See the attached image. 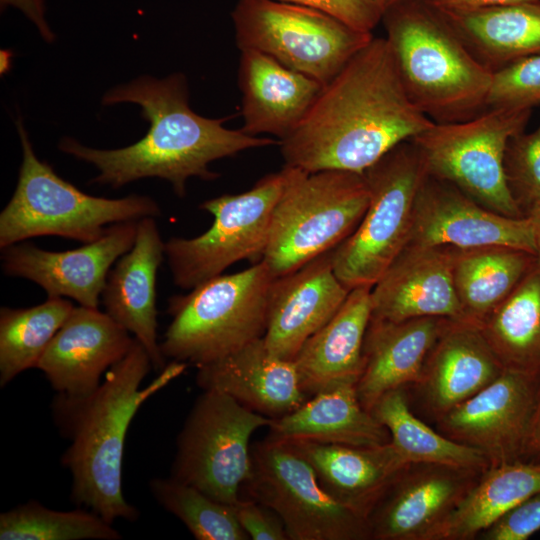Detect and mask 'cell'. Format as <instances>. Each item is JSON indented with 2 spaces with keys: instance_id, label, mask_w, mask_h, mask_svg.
I'll list each match as a JSON object with an SVG mask.
<instances>
[{
  "instance_id": "7402d4cb",
  "label": "cell",
  "mask_w": 540,
  "mask_h": 540,
  "mask_svg": "<svg viewBox=\"0 0 540 540\" xmlns=\"http://www.w3.org/2000/svg\"><path fill=\"white\" fill-rule=\"evenodd\" d=\"M164 255L155 217L140 219L133 247L109 271L101 295L105 312L142 344L158 372L167 365L157 341L156 308L157 272Z\"/></svg>"
},
{
  "instance_id": "1f68e13d",
  "label": "cell",
  "mask_w": 540,
  "mask_h": 540,
  "mask_svg": "<svg viewBox=\"0 0 540 540\" xmlns=\"http://www.w3.org/2000/svg\"><path fill=\"white\" fill-rule=\"evenodd\" d=\"M540 490V464L490 465L434 540H472L511 508Z\"/></svg>"
},
{
  "instance_id": "bcb514c9",
  "label": "cell",
  "mask_w": 540,
  "mask_h": 540,
  "mask_svg": "<svg viewBox=\"0 0 540 540\" xmlns=\"http://www.w3.org/2000/svg\"><path fill=\"white\" fill-rule=\"evenodd\" d=\"M384 13L388 8L398 3L401 0H372Z\"/></svg>"
},
{
  "instance_id": "8992f818",
  "label": "cell",
  "mask_w": 540,
  "mask_h": 540,
  "mask_svg": "<svg viewBox=\"0 0 540 540\" xmlns=\"http://www.w3.org/2000/svg\"><path fill=\"white\" fill-rule=\"evenodd\" d=\"M275 278L260 261L230 275L216 276L168 299L171 316L160 348L164 357L199 367L217 361L266 332Z\"/></svg>"
},
{
  "instance_id": "9a60e30c",
  "label": "cell",
  "mask_w": 540,
  "mask_h": 540,
  "mask_svg": "<svg viewBox=\"0 0 540 540\" xmlns=\"http://www.w3.org/2000/svg\"><path fill=\"white\" fill-rule=\"evenodd\" d=\"M540 392V378L506 370L436 420L446 437L482 452L490 465L520 461Z\"/></svg>"
},
{
  "instance_id": "52a82bcc",
  "label": "cell",
  "mask_w": 540,
  "mask_h": 540,
  "mask_svg": "<svg viewBox=\"0 0 540 540\" xmlns=\"http://www.w3.org/2000/svg\"><path fill=\"white\" fill-rule=\"evenodd\" d=\"M369 199L363 173L298 168L272 214L262 261L273 277L336 248L357 228Z\"/></svg>"
},
{
  "instance_id": "ee69618b",
  "label": "cell",
  "mask_w": 540,
  "mask_h": 540,
  "mask_svg": "<svg viewBox=\"0 0 540 540\" xmlns=\"http://www.w3.org/2000/svg\"><path fill=\"white\" fill-rule=\"evenodd\" d=\"M520 461L540 464V392Z\"/></svg>"
},
{
  "instance_id": "ffe728a7",
  "label": "cell",
  "mask_w": 540,
  "mask_h": 540,
  "mask_svg": "<svg viewBox=\"0 0 540 540\" xmlns=\"http://www.w3.org/2000/svg\"><path fill=\"white\" fill-rule=\"evenodd\" d=\"M454 251L448 246H406L372 286L371 318L466 321L453 282Z\"/></svg>"
},
{
  "instance_id": "e0dca14e",
  "label": "cell",
  "mask_w": 540,
  "mask_h": 540,
  "mask_svg": "<svg viewBox=\"0 0 540 540\" xmlns=\"http://www.w3.org/2000/svg\"><path fill=\"white\" fill-rule=\"evenodd\" d=\"M138 221L111 224L99 239L73 250L10 245L1 249L2 270L33 281L48 297H69L81 306L98 308L112 265L135 243Z\"/></svg>"
},
{
  "instance_id": "60d3db41",
  "label": "cell",
  "mask_w": 540,
  "mask_h": 540,
  "mask_svg": "<svg viewBox=\"0 0 540 540\" xmlns=\"http://www.w3.org/2000/svg\"><path fill=\"white\" fill-rule=\"evenodd\" d=\"M236 518L253 540H289L280 517L270 508L248 498L233 506Z\"/></svg>"
},
{
  "instance_id": "7c38bea8",
  "label": "cell",
  "mask_w": 540,
  "mask_h": 540,
  "mask_svg": "<svg viewBox=\"0 0 540 540\" xmlns=\"http://www.w3.org/2000/svg\"><path fill=\"white\" fill-rule=\"evenodd\" d=\"M272 421L223 392L203 390L178 435L170 476L234 506L251 474V436Z\"/></svg>"
},
{
  "instance_id": "44dd1931",
  "label": "cell",
  "mask_w": 540,
  "mask_h": 540,
  "mask_svg": "<svg viewBox=\"0 0 540 540\" xmlns=\"http://www.w3.org/2000/svg\"><path fill=\"white\" fill-rule=\"evenodd\" d=\"M503 371L478 325L450 320L429 352L419 381L409 388L436 421Z\"/></svg>"
},
{
  "instance_id": "5b68a950",
  "label": "cell",
  "mask_w": 540,
  "mask_h": 540,
  "mask_svg": "<svg viewBox=\"0 0 540 540\" xmlns=\"http://www.w3.org/2000/svg\"><path fill=\"white\" fill-rule=\"evenodd\" d=\"M16 126L22 162L16 189L0 213L1 249L48 235L90 243L109 224L161 215L158 203L149 196L110 199L82 192L37 157L20 118Z\"/></svg>"
},
{
  "instance_id": "7bdbcfd3",
  "label": "cell",
  "mask_w": 540,
  "mask_h": 540,
  "mask_svg": "<svg viewBox=\"0 0 540 540\" xmlns=\"http://www.w3.org/2000/svg\"><path fill=\"white\" fill-rule=\"evenodd\" d=\"M432 5L448 10H473L489 7L507 6L521 3L540 2V0H428Z\"/></svg>"
},
{
  "instance_id": "d6a6232c",
  "label": "cell",
  "mask_w": 540,
  "mask_h": 540,
  "mask_svg": "<svg viewBox=\"0 0 540 540\" xmlns=\"http://www.w3.org/2000/svg\"><path fill=\"white\" fill-rule=\"evenodd\" d=\"M371 413L388 430L391 444L408 463H437L481 470L490 466L482 452L446 437L415 416L406 388L383 394Z\"/></svg>"
},
{
  "instance_id": "8d00e7d4",
  "label": "cell",
  "mask_w": 540,
  "mask_h": 540,
  "mask_svg": "<svg viewBox=\"0 0 540 540\" xmlns=\"http://www.w3.org/2000/svg\"><path fill=\"white\" fill-rule=\"evenodd\" d=\"M504 171L510 193L525 216L540 205V125L508 142Z\"/></svg>"
},
{
  "instance_id": "8fae6325",
  "label": "cell",
  "mask_w": 540,
  "mask_h": 540,
  "mask_svg": "<svg viewBox=\"0 0 540 540\" xmlns=\"http://www.w3.org/2000/svg\"><path fill=\"white\" fill-rule=\"evenodd\" d=\"M297 170L284 165L243 193L202 202L199 208L214 217L211 227L193 238L171 237L165 242L174 284L191 290L240 260L262 261L274 208Z\"/></svg>"
},
{
  "instance_id": "4fadbf2b",
  "label": "cell",
  "mask_w": 540,
  "mask_h": 540,
  "mask_svg": "<svg viewBox=\"0 0 540 540\" xmlns=\"http://www.w3.org/2000/svg\"><path fill=\"white\" fill-rule=\"evenodd\" d=\"M251 460L243 486L280 517L289 540H370L366 519L332 498L289 443L267 437L252 447Z\"/></svg>"
},
{
  "instance_id": "4dcf8cb0",
  "label": "cell",
  "mask_w": 540,
  "mask_h": 540,
  "mask_svg": "<svg viewBox=\"0 0 540 540\" xmlns=\"http://www.w3.org/2000/svg\"><path fill=\"white\" fill-rule=\"evenodd\" d=\"M504 369L540 378V261L479 326Z\"/></svg>"
},
{
  "instance_id": "603a6c76",
  "label": "cell",
  "mask_w": 540,
  "mask_h": 540,
  "mask_svg": "<svg viewBox=\"0 0 540 540\" xmlns=\"http://www.w3.org/2000/svg\"><path fill=\"white\" fill-rule=\"evenodd\" d=\"M202 390L223 392L245 407L279 418L306 400L294 361L273 355L263 337L212 363L197 367Z\"/></svg>"
},
{
  "instance_id": "4316f807",
  "label": "cell",
  "mask_w": 540,
  "mask_h": 540,
  "mask_svg": "<svg viewBox=\"0 0 540 540\" xmlns=\"http://www.w3.org/2000/svg\"><path fill=\"white\" fill-rule=\"evenodd\" d=\"M370 286L350 290L336 314L309 337L293 359L302 391L313 396L342 382L358 381L372 317Z\"/></svg>"
},
{
  "instance_id": "e575fe53",
  "label": "cell",
  "mask_w": 540,
  "mask_h": 540,
  "mask_svg": "<svg viewBox=\"0 0 540 540\" xmlns=\"http://www.w3.org/2000/svg\"><path fill=\"white\" fill-rule=\"evenodd\" d=\"M121 534L92 511H57L35 500L0 514L1 540H118Z\"/></svg>"
},
{
  "instance_id": "b9f144b4",
  "label": "cell",
  "mask_w": 540,
  "mask_h": 540,
  "mask_svg": "<svg viewBox=\"0 0 540 540\" xmlns=\"http://www.w3.org/2000/svg\"><path fill=\"white\" fill-rule=\"evenodd\" d=\"M1 9L14 7L22 12L39 31L42 38L51 43L55 34L46 19V0H0Z\"/></svg>"
},
{
  "instance_id": "3957f363",
  "label": "cell",
  "mask_w": 540,
  "mask_h": 540,
  "mask_svg": "<svg viewBox=\"0 0 540 540\" xmlns=\"http://www.w3.org/2000/svg\"><path fill=\"white\" fill-rule=\"evenodd\" d=\"M185 362L172 360L146 386L153 368L142 344L134 339L129 352L106 372L95 392L85 397L57 393L52 415L70 444L61 464L72 476L71 499L109 523L137 519L138 510L122 492V464L128 428L140 407L179 377Z\"/></svg>"
},
{
  "instance_id": "d4e9b609",
  "label": "cell",
  "mask_w": 540,
  "mask_h": 540,
  "mask_svg": "<svg viewBox=\"0 0 540 540\" xmlns=\"http://www.w3.org/2000/svg\"><path fill=\"white\" fill-rule=\"evenodd\" d=\"M450 320L371 318L364 340L363 370L356 383L359 401L366 410L371 412L386 392L409 388L419 381L429 352Z\"/></svg>"
},
{
  "instance_id": "5bb4252c",
  "label": "cell",
  "mask_w": 540,
  "mask_h": 540,
  "mask_svg": "<svg viewBox=\"0 0 540 540\" xmlns=\"http://www.w3.org/2000/svg\"><path fill=\"white\" fill-rule=\"evenodd\" d=\"M484 470L408 463L366 518L370 540H434Z\"/></svg>"
},
{
  "instance_id": "f35d334b",
  "label": "cell",
  "mask_w": 540,
  "mask_h": 540,
  "mask_svg": "<svg viewBox=\"0 0 540 540\" xmlns=\"http://www.w3.org/2000/svg\"><path fill=\"white\" fill-rule=\"evenodd\" d=\"M539 530L540 490L504 513L479 536L483 540H527Z\"/></svg>"
},
{
  "instance_id": "9c48e42d",
  "label": "cell",
  "mask_w": 540,
  "mask_h": 540,
  "mask_svg": "<svg viewBox=\"0 0 540 540\" xmlns=\"http://www.w3.org/2000/svg\"><path fill=\"white\" fill-rule=\"evenodd\" d=\"M531 110L487 108L460 122L434 123L411 139L426 174L446 181L487 209L526 217L513 199L505 176L509 140L524 131Z\"/></svg>"
},
{
  "instance_id": "2e32d148",
  "label": "cell",
  "mask_w": 540,
  "mask_h": 540,
  "mask_svg": "<svg viewBox=\"0 0 540 540\" xmlns=\"http://www.w3.org/2000/svg\"><path fill=\"white\" fill-rule=\"evenodd\" d=\"M406 246H509L536 255L528 216L513 218L491 211L454 185L427 174L415 199Z\"/></svg>"
},
{
  "instance_id": "74e56055",
  "label": "cell",
  "mask_w": 540,
  "mask_h": 540,
  "mask_svg": "<svg viewBox=\"0 0 540 540\" xmlns=\"http://www.w3.org/2000/svg\"><path fill=\"white\" fill-rule=\"evenodd\" d=\"M540 104V54L493 73L487 108L532 110Z\"/></svg>"
},
{
  "instance_id": "f1b7e54d",
  "label": "cell",
  "mask_w": 540,
  "mask_h": 540,
  "mask_svg": "<svg viewBox=\"0 0 540 540\" xmlns=\"http://www.w3.org/2000/svg\"><path fill=\"white\" fill-rule=\"evenodd\" d=\"M438 9L470 52L493 73L540 54V2Z\"/></svg>"
},
{
  "instance_id": "ba28073f",
  "label": "cell",
  "mask_w": 540,
  "mask_h": 540,
  "mask_svg": "<svg viewBox=\"0 0 540 540\" xmlns=\"http://www.w3.org/2000/svg\"><path fill=\"white\" fill-rule=\"evenodd\" d=\"M363 174L370 191L367 209L353 233L332 250L334 271L349 290L372 287L408 244L426 171L416 146L407 140Z\"/></svg>"
},
{
  "instance_id": "7a4b0ae2",
  "label": "cell",
  "mask_w": 540,
  "mask_h": 540,
  "mask_svg": "<svg viewBox=\"0 0 540 540\" xmlns=\"http://www.w3.org/2000/svg\"><path fill=\"white\" fill-rule=\"evenodd\" d=\"M104 105L134 103L149 122L146 135L132 145L117 149H96L70 137L62 138L59 149L93 164L99 174L91 183L120 188L143 178L167 180L183 198L191 177L211 181L220 175L209 169L215 160L232 157L258 147L279 145V140L228 129L230 117L207 118L189 105L186 77L181 73L163 79L142 76L115 86L102 98Z\"/></svg>"
},
{
  "instance_id": "83f0119b",
  "label": "cell",
  "mask_w": 540,
  "mask_h": 540,
  "mask_svg": "<svg viewBox=\"0 0 540 540\" xmlns=\"http://www.w3.org/2000/svg\"><path fill=\"white\" fill-rule=\"evenodd\" d=\"M268 438L323 444L376 446L390 434L359 401L356 382H342L312 396L294 411L273 419Z\"/></svg>"
},
{
  "instance_id": "cb8c5ba5",
  "label": "cell",
  "mask_w": 540,
  "mask_h": 540,
  "mask_svg": "<svg viewBox=\"0 0 540 540\" xmlns=\"http://www.w3.org/2000/svg\"><path fill=\"white\" fill-rule=\"evenodd\" d=\"M240 51V129L252 136L271 134L280 141L298 127L323 85L260 51Z\"/></svg>"
},
{
  "instance_id": "f6af8a7d",
  "label": "cell",
  "mask_w": 540,
  "mask_h": 540,
  "mask_svg": "<svg viewBox=\"0 0 540 540\" xmlns=\"http://www.w3.org/2000/svg\"><path fill=\"white\" fill-rule=\"evenodd\" d=\"M528 217L530 218L532 230H533V236H534V243H535V249H536V257L538 261H540V205L533 209L529 214Z\"/></svg>"
},
{
  "instance_id": "6da1fadb",
  "label": "cell",
  "mask_w": 540,
  "mask_h": 540,
  "mask_svg": "<svg viewBox=\"0 0 540 540\" xmlns=\"http://www.w3.org/2000/svg\"><path fill=\"white\" fill-rule=\"evenodd\" d=\"M434 124L409 98L386 38L373 37L280 140L285 165L363 173Z\"/></svg>"
},
{
  "instance_id": "30bf717a",
  "label": "cell",
  "mask_w": 540,
  "mask_h": 540,
  "mask_svg": "<svg viewBox=\"0 0 540 540\" xmlns=\"http://www.w3.org/2000/svg\"><path fill=\"white\" fill-rule=\"evenodd\" d=\"M231 17L240 50L267 54L323 86L374 37L321 10L275 0H238Z\"/></svg>"
},
{
  "instance_id": "d6986e66",
  "label": "cell",
  "mask_w": 540,
  "mask_h": 540,
  "mask_svg": "<svg viewBox=\"0 0 540 540\" xmlns=\"http://www.w3.org/2000/svg\"><path fill=\"white\" fill-rule=\"evenodd\" d=\"M134 337L98 308L74 307L36 368L57 393L85 397L100 386L102 374L129 352Z\"/></svg>"
},
{
  "instance_id": "ab89813d",
  "label": "cell",
  "mask_w": 540,
  "mask_h": 540,
  "mask_svg": "<svg viewBox=\"0 0 540 540\" xmlns=\"http://www.w3.org/2000/svg\"><path fill=\"white\" fill-rule=\"evenodd\" d=\"M312 7L326 12L347 25L372 33L382 20L381 9L372 0H275Z\"/></svg>"
},
{
  "instance_id": "d590c367",
  "label": "cell",
  "mask_w": 540,
  "mask_h": 540,
  "mask_svg": "<svg viewBox=\"0 0 540 540\" xmlns=\"http://www.w3.org/2000/svg\"><path fill=\"white\" fill-rule=\"evenodd\" d=\"M149 489L156 501L179 518L197 540H248L234 508L172 476L154 478Z\"/></svg>"
},
{
  "instance_id": "f546056e",
  "label": "cell",
  "mask_w": 540,
  "mask_h": 540,
  "mask_svg": "<svg viewBox=\"0 0 540 540\" xmlns=\"http://www.w3.org/2000/svg\"><path fill=\"white\" fill-rule=\"evenodd\" d=\"M536 260L535 254L509 246L455 248L453 282L466 321L480 326Z\"/></svg>"
},
{
  "instance_id": "836d02e7",
  "label": "cell",
  "mask_w": 540,
  "mask_h": 540,
  "mask_svg": "<svg viewBox=\"0 0 540 540\" xmlns=\"http://www.w3.org/2000/svg\"><path fill=\"white\" fill-rule=\"evenodd\" d=\"M74 306L64 297H48L29 308L0 310V386L36 368L49 343Z\"/></svg>"
},
{
  "instance_id": "277c9868",
  "label": "cell",
  "mask_w": 540,
  "mask_h": 540,
  "mask_svg": "<svg viewBox=\"0 0 540 540\" xmlns=\"http://www.w3.org/2000/svg\"><path fill=\"white\" fill-rule=\"evenodd\" d=\"M403 86L434 123L470 119L487 109L493 72L465 46L428 0H401L382 15Z\"/></svg>"
},
{
  "instance_id": "ac0fdd59",
  "label": "cell",
  "mask_w": 540,
  "mask_h": 540,
  "mask_svg": "<svg viewBox=\"0 0 540 540\" xmlns=\"http://www.w3.org/2000/svg\"><path fill=\"white\" fill-rule=\"evenodd\" d=\"M349 292L334 271L332 250L275 278L263 336L268 350L292 361L305 341L336 314Z\"/></svg>"
},
{
  "instance_id": "484cf974",
  "label": "cell",
  "mask_w": 540,
  "mask_h": 540,
  "mask_svg": "<svg viewBox=\"0 0 540 540\" xmlns=\"http://www.w3.org/2000/svg\"><path fill=\"white\" fill-rule=\"evenodd\" d=\"M287 443L311 464L332 498L365 519L408 464L391 442L376 446Z\"/></svg>"
}]
</instances>
